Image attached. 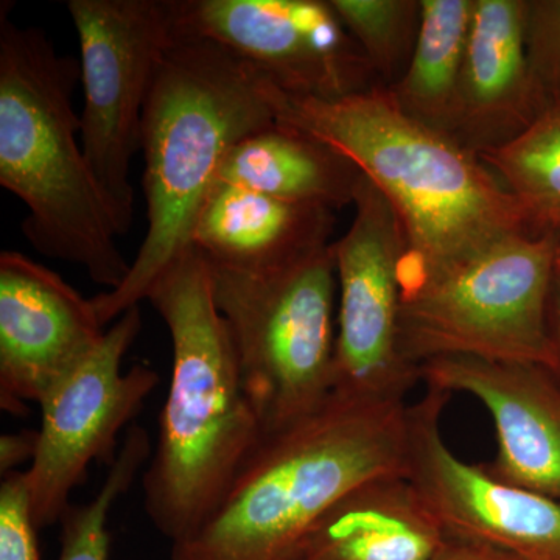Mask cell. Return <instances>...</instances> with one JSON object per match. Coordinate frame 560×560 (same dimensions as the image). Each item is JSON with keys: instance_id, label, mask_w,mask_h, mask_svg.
<instances>
[{"instance_id": "cell-24", "label": "cell", "mask_w": 560, "mask_h": 560, "mask_svg": "<svg viewBox=\"0 0 560 560\" xmlns=\"http://www.w3.org/2000/svg\"><path fill=\"white\" fill-rule=\"evenodd\" d=\"M526 47L540 86L541 79L560 84V2L528 3Z\"/></svg>"}, {"instance_id": "cell-26", "label": "cell", "mask_w": 560, "mask_h": 560, "mask_svg": "<svg viewBox=\"0 0 560 560\" xmlns=\"http://www.w3.org/2000/svg\"><path fill=\"white\" fill-rule=\"evenodd\" d=\"M433 560H523L490 545L478 541L455 539Z\"/></svg>"}, {"instance_id": "cell-18", "label": "cell", "mask_w": 560, "mask_h": 560, "mask_svg": "<svg viewBox=\"0 0 560 560\" xmlns=\"http://www.w3.org/2000/svg\"><path fill=\"white\" fill-rule=\"evenodd\" d=\"M360 176L359 168L338 151L276 121L232 147L217 183L338 210L353 205Z\"/></svg>"}, {"instance_id": "cell-5", "label": "cell", "mask_w": 560, "mask_h": 560, "mask_svg": "<svg viewBox=\"0 0 560 560\" xmlns=\"http://www.w3.org/2000/svg\"><path fill=\"white\" fill-rule=\"evenodd\" d=\"M80 61L58 54L47 33L20 27L0 7V186L27 206L22 232L50 259L86 270L117 289L131 264L116 223L77 139L73 92Z\"/></svg>"}, {"instance_id": "cell-1", "label": "cell", "mask_w": 560, "mask_h": 560, "mask_svg": "<svg viewBox=\"0 0 560 560\" xmlns=\"http://www.w3.org/2000/svg\"><path fill=\"white\" fill-rule=\"evenodd\" d=\"M271 97L278 124L338 151L388 200L407 238L404 289L530 231L478 153L405 113L389 88L316 98L272 84Z\"/></svg>"}, {"instance_id": "cell-20", "label": "cell", "mask_w": 560, "mask_h": 560, "mask_svg": "<svg viewBox=\"0 0 560 560\" xmlns=\"http://www.w3.org/2000/svg\"><path fill=\"white\" fill-rule=\"evenodd\" d=\"M478 156L521 205L529 228H560V98L521 135Z\"/></svg>"}, {"instance_id": "cell-11", "label": "cell", "mask_w": 560, "mask_h": 560, "mask_svg": "<svg viewBox=\"0 0 560 560\" xmlns=\"http://www.w3.org/2000/svg\"><path fill=\"white\" fill-rule=\"evenodd\" d=\"M180 38L226 47L291 95L338 98L377 83L330 2L173 0Z\"/></svg>"}, {"instance_id": "cell-12", "label": "cell", "mask_w": 560, "mask_h": 560, "mask_svg": "<svg viewBox=\"0 0 560 560\" xmlns=\"http://www.w3.org/2000/svg\"><path fill=\"white\" fill-rule=\"evenodd\" d=\"M451 394L429 389L410 407L407 478L456 539L523 560H560V503L501 481L456 456L441 431Z\"/></svg>"}, {"instance_id": "cell-7", "label": "cell", "mask_w": 560, "mask_h": 560, "mask_svg": "<svg viewBox=\"0 0 560 560\" xmlns=\"http://www.w3.org/2000/svg\"><path fill=\"white\" fill-rule=\"evenodd\" d=\"M556 248L552 234L522 232L404 289L405 360L419 370L441 357H470L559 374L558 346L547 326Z\"/></svg>"}, {"instance_id": "cell-21", "label": "cell", "mask_w": 560, "mask_h": 560, "mask_svg": "<svg viewBox=\"0 0 560 560\" xmlns=\"http://www.w3.org/2000/svg\"><path fill=\"white\" fill-rule=\"evenodd\" d=\"M151 455L153 444L149 431L132 425L94 499L83 504H70L62 515L58 560H109V512L131 488Z\"/></svg>"}, {"instance_id": "cell-4", "label": "cell", "mask_w": 560, "mask_h": 560, "mask_svg": "<svg viewBox=\"0 0 560 560\" xmlns=\"http://www.w3.org/2000/svg\"><path fill=\"white\" fill-rule=\"evenodd\" d=\"M410 407L334 393L264 438L215 512L172 560H291L327 511L363 482L408 469Z\"/></svg>"}, {"instance_id": "cell-8", "label": "cell", "mask_w": 560, "mask_h": 560, "mask_svg": "<svg viewBox=\"0 0 560 560\" xmlns=\"http://www.w3.org/2000/svg\"><path fill=\"white\" fill-rule=\"evenodd\" d=\"M80 43V142L119 235L135 220L131 162L143 109L165 55L179 39L173 0H69Z\"/></svg>"}, {"instance_id": "cell-6", "label": "cell", "mask_w": 560, "mask_h": 560, "mask_svg": "<svg viewBox=\"0 0 560 560\" xmlns=\"http://www.w3.org/2000/svg\"><path fill=\"white\" fill-rule=\"evenodd\" d=\"M209 271L264 438L319 410L335 386L338 278L331 243L276 271L210 264Z\"/></svg>"}, {"instance_id": "cell-25", "label": "cell", "mask_w": 560, "mask_h": 560, "mask_svg": "<svg viewBox=\"0 0 560 560\" xmlns=\"http://www.w3.org/2000/svg\"><path fill=\"white\" fill-rule=\"evenodd\" d=\"M39 431L24 430L5 433L0 438V471L2 477L13 474L18 466L35 459L38 451Z\"/></svg>"}, {"instance_id": "cell-17", "label": "cell", "mask_w": 560, "mask_h": 560, "mask_svg": "<svg viewBox=\"0 0 560 560\" xmlns=\"http://www.w3.org/2000/svg\"><path fill=\"white\" fill-rule=\"evenodd\" d=\"M334 212L217 183L195 223L191 246L217 267L276 271L330 245Z\"/></svg>"}, {"instance_id": "cell-2", "label": "cell", "mask_w": 560, "mask_h": 560, "mask_svg": "<svg viewBox=\"0 0 560 560\" xmlns=\"http://www.w3.org/2000/svg\"><path fill=\"white\" fill-rule=\"evenodd\" d=\"M145 301L167 326L173 364L143 508L178 545L209 521L264 434L200 250L191 246L168 265Z\"/></svg>"}, {"instance_id": "cell-19", "label": "cell", "mask_w": 560, "mask_h": 560, "mask_svg": "<svg viewBox=\"0 0 560 560\" xmlns=\"http://www.w3.org/2000/svg\"><path fill=\"white\" fill-rule=\"evenodd\" d=\"M475 0H422L407 72L389 88L400 108L448 135Z\"/></svg>"}, {"instance_id": "cell-23", "label": "cell", "mask_w": 560, "mask_h": 560, "mask_svg": "<svg viewBox=\"0 0 560 560\" xmlns=\"http://www.w3.org/2000/svg\"><path fill=\"white\" fill-rule=\"evenodd\" d=\"M27 474L13 471L0 485V560H40Z\"/></svg>"}, {"instance_id": "cell-10", "label": "cell", "mask_w": 560, "mask_h": 560, "mask_svg": "<svg viewBox=\"0 0 560 560\" xmlns=\"http://www.w3.org/2000/svg\"><path fill=\"white\" fill-rule=\"evenodd\" d=\"M140 329V307H132L40 399L38 451L25 470L36 528L61 522L92 460H116L117 436L160 385V374L149 366L121 370Z\"/></svg>"}, {"instance_id": "cell-9", "label": "cell", "mask_w": 560, "mask_h": 560, "mask_svg": "<svg viewBox=\"0 0 560 560\" xmlns=\"http://www.w3.org/2000/svg\"><path fill=\"white\" fill-rule=\"evenodd\" d=\"M355 215L331 243L338 278L334 393L405 400L418 368L400 348L407 238L396 212L366 176L357 184Z\"/></svg>"}, {"instance_id": "cell-27", "label": "cell", "mask_w": 560, "mask_h": 560, "mask_svg": "<svg viewBox=\"0 0 560 560\" xmlns=\"http://www.w3.org/2000/svg\"><path fill=\"white\" fill-rule=\"evenodd\" d=\"M560 272V241L558 242V248H556V275Z\"/></svg>"}, {"instance_id": "cell-13", "label": "cell", "mask_w": 560, "mask_h": 560, "mask_svg": "<svg viewBox=\"0 0 560 560\" xmlns=\"http://www.w3.org/2000/svg\"><path fill=\"white\" fill-rule=\"evenodd\" d=\"M92 300L58 272L0 253V407L14 416L46 396L105 335Z\"/></svg>"}, {"instance_id": "cell-14", "label": "cell", "mask_w": 560, "mask_h": 560, "mask_svg": "<svg viewBox=\"0 0 560 560\" xmlns=\"http://www.w3.org/2000/svg\"><path fill=\"white\" fill-rule=\"evenodd\" d=\"M419 382L475 397L492 418L499 452L488 470L560 503V385L536 364L441 357L419 364Z\"/></svg>"}, {"instance_id": "cell-15", "label": "cell", "mask_w": 560, "mask_h": 560, "mask_svg": "<svg viewBox=\"0 0 560 560\" xmlns=\"http://www.w3.org/2000/svg\"><path fill=\"white\" fill-rule=\"evenodd\" d=\"M526 20L521 0L474 2L447 132L475 153L514 139L550 103L530 68Z\"/></svg>"}, {"instance_id": "cell-28", "label": "cell", "mask_w": 560, "mask_h": 560, "mask_svg": "<svg viewBox=\"0 0 560 560\" xmlns=\"http://www.w3.org/2000/svg\"><path fill=\"white\" fill-rule=\"evenodd\" d=\"M559 278H560V272H559ZM556 346H558V352H559V360H560V307H559V340L556 341ZM560 372V371H559Z\"/></svg>"}, {"instance_id": "cell-22", "label": "cell", "mask_w": 560, "mask_h": 560, "mask_svg": "<svg viewBox=\"0 0 560 560\" xmlns=\"http://www.w3.org/2000/svg\"><path fill=\"white\" fill-rule=\"evenodd\" d=\"M378 75L393 79L411 44L419 2L329 0Z\"/></svg>"}, {"instance_id": "cell-3", "label": "cell", "mask_w": 560, "mask_h": 560, "mask_svg": "<svg viewBox=\"0 0 560 560\" xmlns=\"http://www.w3.org/2000/svg\"><path fill=\"white\" fill-rule=\"evenodd\" d=\"M271 90L264 73L213 40L179 36L167 51L140 139L149 230L124 283L92 298L103 327L139 307L162 271L191 248L224 156L276 124Z\"/></svg>"}, {"instance_id": "cell-16", "label": "cell", "mask_w": 560, "mask_h": 560, "mask_svg": "<svg viewBox=\"0 0 560 560\" xmlns=\"http://www.w3.org/2000/svg\"><path fill=\"white\" fill-rule=\"evenodd\" d=\"M404 475L350 490L291 560H433L455 540Z\"/></svg>"}]
</instances>
